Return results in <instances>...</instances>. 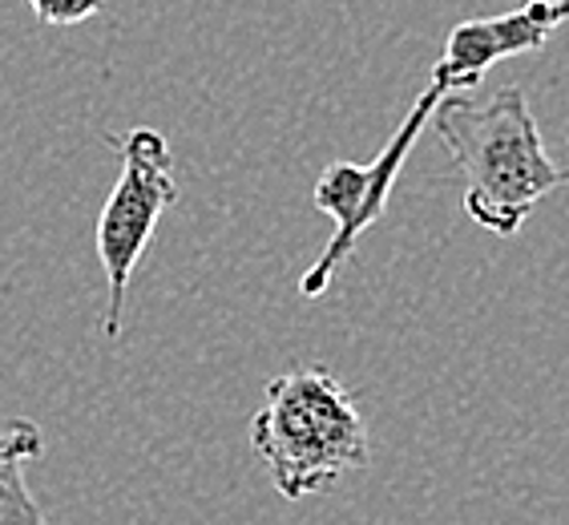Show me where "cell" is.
<instances>
[{
  "instance_id": "8992f818",
  "label": "cell",
  "mask_w": 569,
  "mask_h": 525,
  "mask_svg": "<svg viewBox=\"0 0 569 525\" xmlns=\"http://www.w3.org/2000/svg\"><path fill=\"white\" fill-rule=\"evenodd\" d=\"M44 453V437L33 420H9L0 428V525H53L24 485V465Z\"/></svg>"
},
{
  "instance_id": "3957f363",
  "label": "cell",
  "mask_w": 569,
  "mask_h": 525,
  "mask_svg": "<svg viewBox=\"0 0 569 525\" xmlns=\"http://www.w3.org/2000/svg\"><path fill=\"white\" fill-rule=\"evenodd\" d=\"M110 146L121 158V175L98 219V259L106 271V287H110L101 331H106V339H121L130 279L162 215L178 202V182L170 142L150 126H138L126 138H110Z\"/></svg>"
},
{
  "instance_id": "5b68a950",
  "label": "cell",
  "mask_w": 569,
  "mask_h": 525,
  "mask_svg": "<svg viewBox=\"0 0 569 525\" xmlns=\"http://www.w3.org/2000/svg\"><path fill=\"white\" fill-rule=\"evenodd\" d=\"M569 21V0H529L526 9L505 17H472L460 21L445 41V53L432 66V86L472 89L485 73L509 57L541 53L549 37Z\"/></svg>"
},
{
  "instance_id": "52a82bcc",
  "label": "cell",
  "mask_w": 569,
  "mask_h": 525,
  "mask_svg": "<svg viewBox=\"0 0 569 525\" xmlns=\"http://www.w3.org/2000/svg\"><path fill=\"white\" fill-rule=\"evenodd\" d=\"M29 9H33L44 24L69 29V24H86L89 17H98V12L106 9V0H29Z\"/></svg>"
},
{
  "instance_id": "7a4b0ae2",
  "label": "cell",
  "mask_w": 569,
  "mask_h": 525,
  "mask_svg": "<svg viewBox=\"0 0 569 525\" xmlns=\"http://www.w3.org/2000/svg\"><path fill=\"white\" fill-rule=\"evenodd\" d=\"M251 445L287 502L328 493L343 473L368 469L372 437L356 396L328 368H287L267 384Z\"/></svg>"
},
{
  "instance_id": "6da1fadb",
  "label": "cell",
  "mask_w": 569,
  "mask_h": 525,
  "mask_svg": "<svg viewBox=\"0 0 569 525\" xmlns=\"http://www.w3.org/2000/svg\"><path fill=\"white\" fill-rule=\"evenodd\" d=\"M432 126L465 182L469 219L501 239L517 235L537 202L569 182V166L546 153L526 89L505 86L489 101L445 93Z\"/></svg>"
},
{
  "instance_id": "277c9868",
  "label": "cell",
  "mask_w": 569,
  "mask_h": 525,
  "mask_svg": "<svg viewBox=\"0 0 569 525\" xmlns=\"http://www.w3.org/2000/svg\"><path fill=\"white\" fill-rule=\"evenodd\" d=\"M440 98H445V89L428 81V89L412 101V110L396 126L388 146L376 153V162H368V166L331 162L328 170L319 175L316 195L311 198H316V210H323V215L336 222V235H331L323 255H319V259L307 267L303 279H299V296L303 299L323 296L331 284V275L351 259L363 230L376 227V219H380L383 207H388V198H392L396 178L405 170L408 153H412L420 133H425V126H432V110L440 106Z\"/></svg>"
}]
</instances>
